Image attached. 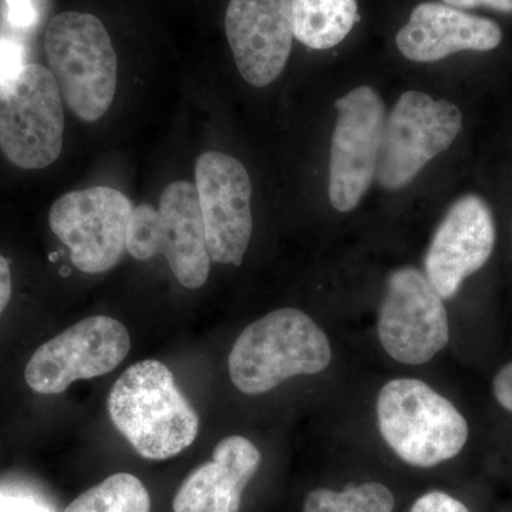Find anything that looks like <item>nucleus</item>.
<instances>
[{
	"label": "nucleus",
	"mask_w": 512,
	"mask_h": 512,
	"mask_svg": "<svg viewBox=\"0 0 512 512\" xmlns=\"http://www.w3.org/2000/svg\"><path fill=\"white\" fill-rule=\"evenodd\" d=\"M109 413L114 427L147 460H168L183 453L200 430L194 407L170 369L157 360L128 367L111 389Z\"/></svg>",
	"instance_id": "nucleus-1"
},
{
	"label": "nucleus",
	"mask_w": 512,
	"mask_h": 512,
	"mask_svg": "<svg viewBox=\"0 0 512 512\" xmlns=\"http://www.w3.org/2000/svg\"><path fill=\"white\" fill-rule=\"evenodd\" d=\"M332 348L318 323L295 308H282L242 330L229 353L228 370L239 392L262 394L291 377L318 375Z\"/></svg>",
	"instance_id": "nucleus-2"
},
{
	"label": "nucleus",
	"mask_w": 512,
	"mask_h": 512,
	"mask_svg": "<svg viewBox=\"0 0 512 512\" xmlns=\"http://www.w3.org/2000/svg\"><path fill=\"white\" fill-rule=\"evenodd\" d=\"M377 426L404 463L430 468L458 456L468 424L456 406L419 379L384 384L376 403Z\"/></svg>",
	"instance_id": "nucleus-3"
},
{
	"label": "nucleus",
	"mask_w": 512,
	"mask_h": 512,
	"mask_svg": "<svg viewBox=\"0 0 512 512\" xmlns=\"http://www.w3.org/2000/svg\"><path fill=\"white\" fill-rule=\"evenodd\" d=\"M45 50L64 103L86 123L100 120L117 89V56L109 32L96 16L63 12L50 20Z\"/></svg>",
	"instance_id": "nucleus-4"
},
{
	"label": "nucleus",
	"mask_w": 512,
	"mask_h": 512,
	"mask_svg": "<svg viewBox=\"0 0 512 512\" xmlns=\"http://www.w3.org/2000/svg\"><path fill=\"white\" fill-rule=\"evenodd\" d=\"M63 99L55 77L42 64L0 83V150L10 163L40 170L62 153Z\"/></svg>",
	"instance_id": "nucleus-5"
},
{
	"label": "nucleus",
	"mask_w": 512,
	"mask_h": 512,
	"mask_svg": "<svg viewBox=\"0 0 512 512\" xmlns=\"http://www.w3.org/2000/svg\"><path fill=\"white\" fill-rule=\"evenodd\" d=\"M463 130V113L448 100L409 90L394 103L384 124L375 180L383 190L412 184L430 161L447 151Z\"/></svg>",
	"instance_id": "nucleus-6"
},
{
	"label": "nucleus",
	"mask_w": 512,
	"mask_h": 512,
	"mask_svg": "<svg viewBox=\"0 0 512 512\" xmlns=\"http://www.w3.org/2000/svg\"><path fill=\"white\" fill-rule=\"evenodd\" d=\"M330 140L328 195L339 212L359 207L376 177L386 106L373 87L359 86L335 103Z\"/></svg>",
	"instance_id": "nucleus-7"
},
{
	"label": "nucleus",
	"mask_w": 512,
	"mask_h": 512,
	"mask_svg": "<svg viewBox=\"0 0 512 512\" xmlns=\"http://www.w3.org/2000/svg\"><path fill=\"white\" fill-rule=\"evenodd\" d=\"M377 335L387 355L403 365H424L448 345V313L426 274L394 269L386 281Z\"/></svg>",
	"instance_id": "nucleus-8"
},
{
	"label": "nucleus",
	"mask_w": 512,
	"mask_h": 512,
	"mask_svg": "<svg viewBox=\"0 0 512 512\" xmlns=\"http://www.w3.org/2000/svg\"><path fill=\"white\" fill-rule=\"evenodd\" d=\"M133 204L109 187L67 192L52 205L53 234L70 249L73 265L86 274L109 271L126 249Z\"/></svg>",
	"instance_id": "nucleus-9"
},
{
	"label": "nucleus",
	"mask_w": 512,
	"mask_h": 512,
	"mask_svg": "<svg viewBox=\"0 0 512 512\" xmlns=\"http://www.w3.org/2000/svg\"><path fill=\"white\" fill-rule=\"evenodd\" d=\"M131 348L130 333L119 320L92 316L43 343L30 357L25 379L40 394H59L76 380L113 372Z\"/></svg>",
	"instance_id": "nucleus-10"
},
{
	"label": "nucleus",
	"mask_w": 512,
	"mask_h": 512,
	"mask_svg": "<svg viewBox=\"0 0 512 512\" xmlns=\"http://www.w3.org/2000/svg\"><path fill=\"white\" fill-rule=\"evenodd\" d=\"M195 188L211 261L241 266L252 237L247 168L228 154L208 151L195 164Z\"/></svg>",
	"instance_id": "nucleus-11"
},
{
	"label": "nucleus",
	"mask_w": 512,
	"mask_h": 512,
	"mask_svg": "<svg viewBox=\"0 0 512 512\" xmlns=\"http://www.w3.org/2000/svg\"><path fill=\"white\" fill-rule=\"evenodd\" d=\"M495 241L493 210L483 197L466 194L451 204L424 258V274L444 301L490 261Z\"/></svg>",
	"instance_id": "nucleus-12"
},
{
	"label": "nucleus",
	"mask_w": 512,
	"mask_h": 512,
	"mask_svg": "<svg viewBox=\"0 0 512 512\" xmlns=\"http://www.w3.org/2000/svg\"><path fill=\"white\" fill-rule=\"evenodd\" d=\"M225 32L238 72L251 86L274 83L291 56V0H231Z\"/></svg>",
	"instance_id": "nucleus-13"
},
{
	"label": "nucleus",
	"mask_w": 512,
	"mask_h": 512,
	"mask_svg": "<svg viewBox=\"0 0 512 512\" xmlns=\"http://www.w3.org/2000/svg\"><path fill=\"white\" fill-rule=\"evenodd\" d=\"M503 42L494 20L446 3L423 2L396 36L397 49L416 63H433L460 52H491Z\"/></svg>",
	"instance_id": "nucleus-14"
},
{
	"label": "nucleus",
	"mask_w": 512,
	"mask_h": 512,
	"mask_svg": "<svg viewBox=\"0 0 512 512\" xmlns=\"http://www.w3.org/2000/svg\"><path fill=\"white\" fill-rule=\"evenodd\" d=\"M261 460L252 441L225 437L214 448L212 460L185 478L174 498V512H239L242 494Z\"/></svg>",
	"instance_id": "nucleus-15"
},
{
	"label": "nucleus",
	"mask_w": 512,
	"mask_h": 512,
	"mask_svg": "<svg viewBox=\"0 0 512 512\" xmlns=\"http://www.w3.org/2000/svg\"><path fill=\"white\" fill-rule=\"evenodd\" d=\"M161 221V252L184 288L207 284L211 258L205 239L200 200L195 185L174 181L164 188L158 207Z\"/></svg>",
	"instance_id": "nucleus-16"
},
{
	"label": "nucleus",
	"mask_w": 512,
	"mask_h": 512,
	"mask_svg": "<svg viewBox=\"0 0 512 512\" xmlns=\"http://www.w3.org/2000/svg\"><path fill=\"white\" fill-rule=\"evenodd\" d=\"M293 32L313 50L336 47L359 19L357 0H291Z\"/></svg>",
	"instance_id": "nucleus-17"
},
{
	"label": "nucleus",
	"mask_w": 512,
	"mask_h": 512,
	"mask_svg": "<svg viewBox=\"0 0 512 512\" xmlns=\"http://www.w3.org/2000/svg\"><path fill=\"white\" fill-rule=\"evenodd\" d=\"M151 500L140 478L114 474L84 491L64 512H150Z\"/></svg>",
	"instance_id": "nucleus-18"
},
{
	"label": "nucleus",
	"mask_w": 512,
	"mask_h": 512,
	"mask_svg": "<svg viewBox=\"0 0 512 512\" xmlns=\"http://www.w3.org/2000/svg\"><path fill=\"white\" fill-rule=\"evenodd\" d=\"M394 495L376 481L349 485L343 491L316 488L306 497L303 512H393Z\"/></svg>",
	"instance_id": "nucleus-19"
},
{
	"label": "nucleus",
	"mask_w": 512,
	"mask_h": 512,
	"mask_svg": "<svg viewBox=\"0 0 512 512\" xmlns=\"http://www.w3.org/2000/svg\"><path fill=\"white\" fill-rule=\"evenodd\" d=\"M126 249L138 261H148L160 254L161 221L153 205L141 204L133 208L128 221Z\"/></svg>",
	"instance_id": "nucleus-20"
},
{
	"label": "nucleus",
	"mask_w": 512,
	"mask_h": 512,
	"mask_svg": "<svg viewBox=\"0 0 512 512\" xmlns=\"http://www.w3.org/2000/svg\"><path fill=\"white\" fill-rule=\"evenodd\" d=\"M25 66V46L13 37L0 35V83L15 77Z\"/></svg>",
	"instance_id": "nucleus-21"
},
{
	"label": "nucleus",
	"mask_w": 512,
	"mask_h": 512,
	"mask_svg": "<svg viewBox=\"0 0 512 512\" xmlns=\"http://www.w3.org/2000/svg\"><path fill=\"white\" fill-rule=\"evenodd\" d=\"M409 512H470L457 498L443 491H430L417 498Z\"/></svg>",
	"instance_id": "nucleus-22"
},
{
	"label": "nucleus",
	"mask_w": 512,
	"mask_h": 512,
	"mask_svg": "<svg viewBox=\"0 0 512 512\" xmlns=\"http://www.w3.org/2000/svg\"><path fill=\"white\" fill-rule=\"evenodd\" d=\"M10 25L18 29L33 28L39 22L36 0H6Z\"/></svg>",
	"instance_id": "nucleus-23"
},
{
	"label": "nucleus",
	"mask_w": 512,
	"mask_h": 512,
	"mask_svg": "<svg viewBox=\"0 0 512 512\" xmlns=\"http://www.w3.org/2000/svg\"><path fill=\"white\" fill-rule=\"evenodd\" d=\"M0 512H53V510L32 495L0 491Z\"/></svg>",
	"instance_id": "nucleus-24"
},
{
	"label": "nucleus",
	"mask_w": 512,
	"mask_h": 512,
	"mask_svg": "<svg viewBox=\"0 0 512 512\" xmlns=\"http://www.w3.org/2000/svg\"><path fill=\"white\" fill-rule=\"evenodd\" d=\"M493 392L497 402L512 413V362L498 370L493 380Z\"/></svg>",
	"instance_id": "nucleus-25"
},
{
	"label": "nucleus",
	"mask_w": 512,
	"mask_h": 512,
	"mask_svg": "<svg viewBox=\"0 0 512 512\" xmlns=\"http://www.w3.org/2000/svg\"><path fill=\"white\" fill-rule=\"evenodd\" d=\"M443 3L461 10L487 8L501 13H512V0H443Z\"/></svg>",
	"instance_id": "nucleus-26"
},
{
	"label": "nucleus",
	"mask_w": 512,
	"mask_h": 512,
	"mask_svg": "<svg viewBox=\"0 0 512 512\" xmlns=\"http://www.w3.org/2000/svg\"><path fill=\"white\" fill-rule=\"evenodd\" d=\"M12 296V276L9 262L0 255V315L5 311Z\"/></svg>",
	"instance_id": "nucleus-27"
}]
</instances>
